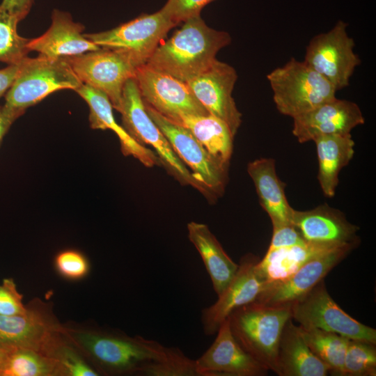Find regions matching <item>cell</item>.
Listing matches in <instances>:
<instances>
[{
    "instance_id": "1",
    "label": "cell",
    "mask_w": 376,
    "mask_h": 376,
    "mask_svg": "<svg viewBox=\"0 0 376 376\" xmlns=\"http://www.w3.org/2000/svg\"><path fill=\"white\" fill-rule=\"evenodd\" d=\"M230 42L228 32L210 28L198 15L183 22L146 65L187 83L210 68L219 51Z\"/></svg>"
},
{
    "instance_id": "2",
    "label": "cell",
    "mask_w": 376,
    "mask_h": 376,
    "mask_svg": "<svg viewBox=\"0 0 376 376\" xmlns=\"http://www.w3.org/2000/svg\"><path fill=\"white\" fill-rule=\"evenodd\" d=\"M100 369L110 374L140 375L148 365L169 359L176 347H167L140 336L65 329Z\"/></svg>"
},
{
    "instance_id": "3",
    "label": "cell",
    "mask_w": 376,
    "mask_h": 376,
    "mask_svg": "<svg viewBox=\"0 0 376 376\" xmlns=\"http://www.w3.org/2000/svg\"><path fill=\"white\" fill-rule=\"evenodd\" d=\"M291 318L290 306H267L254 301L235 309L228 317L238 344L267 370L275 373L281 333Z\"/></svg>"
},
{
    "instance_id": "4",
    "label": "cell",
    "mask_w": 376,
    "mask_h": 376,
    "mask_svg": "<svg viewBox=\"0 0 376 376\" xmlns=\"http://www.w3.org/2000/svg\"><path fill=\"white\" fill-rule=\"evenodd\" d=\"M279 113L295 118L336 97V90L304 61L291 58L267 75Z\"/></svg>"
},
{
    "instance_id": "5",
    "label": "cell",
    "mask_w": 376,
    "mask_h": 376,
    "mask_svg": "<svg viewBox=\"0 0 376 376\" xmlns=\"http://www.w3.org/2000/svg\"><path fill=\"white\" fill-rule=\"evenodd\" d=\"M81 84L65 58L26 56L20 62L18 74L5 94L4 105L24 113L51 93L62 89L76 91Z\"/></svg>"
},
{
    "instance_id": "6",
    "label": "cell",
    "mask_w": 376,
    "mask_h": 376,
    "mask_svg": "<svg viewBox=\"0 0 376 376\" xmlns=\"http://www.w3.org/2000/svg\"><path fill=\"white\" fill-rule=\"evenodd\" d=\"M119 112L124 129L141 145L152 146L161 165L169 174L181 184L192 186L207 198L206 190L177 156L166 136L148 114L134 77L129 79L124 85Z\"/></svg>"
},
{
    "instance_id": "7",
    "label": "cell",
    "mask_w": 376,
    "mask_h": 376,
    "mask_svg": "<svg viewBox=\"0 0 376 376\" xmlns=\"http://www.w3.org/2000/svg\"><path fill=\"white\" fill-rule=\"evenodd\" d=\"M145 104L146 111L170 143L180 160L203 187L207 199L214 201L224 191L228 169L214 159L185 126L175 123Z\"/></svg>"
},
{
    "instance_id": "8",
    "label": "cell",
    "mask_w": 376,
    "mask_h": 376,
    "mask_svg": "<svg viewBox=\"0 0 376 376\" xmlns=\"http://www.w3.org/2000/svg\"><path fill=\"white\" fill-rule=\"evenodd\" d=\"M176 24L162 10L139 17L105 31L84 34L100 48L119 52L136 68L146 64L161 40Z\"/></svg>"
},
{
    "instance_id": "9",
    "label": "cell",
    "mask_w": 376,
    "mask_h": 376,
    "mask_svg": "<svg viewBox=\"0 0 376 376\" xmlns=\"http://www.w3.org/2000/svg\"><path fill=\"white\" fill-rule=\"evenodd\" d=\"M347 24L338 20L328 31L315 36L306 48L304 61L337 91L347 87L361 63Z\"/></svg>"
},
{
    "instance_id": "10",
    "label": "cell",
    "mask_w": 376,
    "mask_h": 376,
    "mask_svg": "<svg viewBox=\"0 0 376 376\" xmlns=\"http://www.w3.org/2000/svg\"><path fill=\"white\" fill-rule=\"evenodd\" d=\"M292 318L304 327L334 332L376 344V329L354 319L328 292L324 280L291 306Z\"/></svg>"
},
{
    "instance_id": "11",
    "label": "cell",
    "mask_w": 376,
    "mask_h": 376,
    "mask_svg": "<svg viewBox=\"0 0 376 376\" xmlns=\"http://www.w3.org/2000/svg\"><path fill=\"white\" fill-rule=\"evenodd\" d=\"M65 59L82 84L105 93L113 108L120 111L124 85L134 77L136 69L127 56L100 48Z\"/></svg>"
},
{
    "instance_id": "12",
    "label": "cell",
    "mask_w": 376,
    "mask_h": 376,
    "mask_svg": "<svg viewBox=\"0 0 376 376\" xmlns=\"http://www.w3.org/2000/svg\"><path fill=\"white\" fill-rule=\"evenodd\" d=\"M134 79L143 102L175 123L184 114H210L187 83L172 76L143 64L136 69Z\"/></svg>"
},
{
    "instance_id": "13",
    "label": "cell",
    "mask_w": 376,
    "mask_h": 376,
    "mask_svg": "<svg viewBox=\"0 0 376 376\" xmlns=\"http://www.w3.org/2000/svg\"><path fill=\"white\" fill-rule=\"evenodd\" d=\"M359 244H347L310 260L290 276L266 284L253 301L267 306L291 307L323 281Z\"/></svg>"
},
{
    "instance_id": "14",
    "label": "cell",
    "mask_w": 376,
    "mask_h": 376,
    "mask_svg": "<svg viewBox=\"0 0 376 376\" xmlns=\"http://www.w3.org/2000/svg\"><path fill=\"white\" fill-rule=\"evenodd\" d=\"M237 79L235 69L217 59L205 72L187 82L208 113L224 121L234 136L242 123V113L232 95Z\"/></svg>"
},
{
    "instance_id": "15",
    "label": "cell",
    "mask_w": 376,
    "mask_h": 376,
    "mask_svg": "<svg viewBox=\"0 0 376 376\" xmlns=\"http://www.w3.org/2000/svg\"><path fill=\"white\" fill-rule=\"evenodd\" d=\"M65 329L43 312L30 308L25 314L0 315V348H24L48 357L64 340Z\"/></svg>"
},
{
    "instance_id": "16",
    "label": "cell",
    "mask_w": 376,
    "mask_h": 376,
    "mask_svg": "<svg viewBox=\"0 0 376 376\" xmlns=\"http://www.w3.org/2000/svg\"><path fill=\"white\" fill-rule=\"evenodd\" d=\"M260 258L252 254L244 256L230 282L211 306L203 309L201 322L205 335L217 333L223 322L235 309L253 302L265 288V281L256 272Z\"/></svg>"
},
{
    "instance_id": "17",
    "label": "cell",
    "mask_w": 376,
    "mask_h": 376,
    "mask_svg": "<svg viewBox=\"0 0 376 376\" xmlns=\"http://www.w3.org/2000/svg\"><path fill=\"white\" fill-rule=\"evenodd\" d=\"M292 119V134L301 143L323 135L350 134L365 123L357 104L336 97Z\"/></svg>"
},
{
    "instance_id": "18",
    "label": "cell",
    "mask_w": 376,
    "mask_h": 376,
    "mask_svg": "<svg viewBox=\"0 0 376 376\" xmlns=\"http://www.w3.org/2000/svg\"><path fill=\"white\" fill-rule=\"evenodd\" d=\"M210 347L196 360L201 376H263L267 370L245 352L231 332L227 318Z\"/></svg>"
},
{
    "instance_id": "19",
    "label": "cell",
    "mask_w": 376,
    "mask_h": 376,
    "mask_svg": "<svg viewBox=\"0 0 376 376\" xmlns=\"http://www.w3.org/2000/svg\"><path fill=\"white\" fill-rule=\"evenodd\" d=\"M290 223L307 242L346 244L359 242V228L340 210L327 204L300 211L292 209Z\"/></svg>"
},
{
    "instance_id": "20",
    "label": "cell",
    "mask_w": 376,
    "mask_h": 376,
    "mask_svg": "<svg viewBox=\"0 0 376 376\" xmlns=\"http://www.w3.org/2000/svg\"><path fill=\"white\" fill-rule=\"evenodd\" d=\"M84 26L72 20L68 13L54 10L52 23L47 31L27 43L29 51L51 58L77 56L100 49L86 38Z\"/></svg>"
},
{
    "instance_id": "21",
    "label": "cell",
    "mask_w": 376,
    "mask_h": 376,
    "mask_svg": "<svg viewBox=\"0 0 376 376\" xmlns=\"http://www.w3.org/2000/svg\"><path fill=\"white\" fill-rule=\"evenodd\" d=\"M75 91L89 107V122L93 129L112 130L119 139L124 155L133 156L147 167L161 165L154 151L136 141L123 127L117 123L113 117L112 104L105 93L85 84Z\"/></svg>"
},
{
    "instance_id": "22",
    "label": "cell",
    "mask_w": 376,
    "mask_h": 376,
    "mask_svg": "<svg viewBox=\"0 0 376 376\" xmlns=\"http://www.w3.org/2000/svg\"><path fill=\"white\" fill-rule=\"evenodd\" d=\"M276 374L279 376H326L329 374L327 366L311 350L292 318L285 323L280 338Z\"/></svg>"
},
{
    "instance_id": "23",
    "label": "cell",
    "mask_w": 376,
    "mask_h": 376,
    "mask_svg": "<svg viewBox=\"0 0 376 376\" xmlns=\"http://www.w3.org/2000/svg\"><path fill=\"white\" fill-rule=\"evenodd\" d=\"M247 172L253 182L260 205L271 219L272 228L291 224L293 208L287 201L284 183L277 176L274 159H255L249 163Z\"/></svg>"
},
{
    "instance_id": "24",
    "label": "cell",
    "mask_w": 376,
    "mask_h": 376,
    "mask_svg": "<svg viewBox=\"0 0 376 376\" xmlns=\"http://www.w3.org/2000/svg\"><path fill=\"white\" fill-rule=\"evenodd\" d=\"M188 237L200 254L219 296L235 274L238 264L226 253L206 224L191 221L187 224Z\"/></svg>"
},
{
    "instance_id": "25",
    "label": "cell",
    "mask_w": 376,
    "mask_h": 376,
    "mask_svg": "<svg viewBox=\"0 0 376 376\" xmlns=\"http://www.w3.org/2000/svg\"><path fill=\"white\" fill-rule=\"evenodd\" d=\"M343 245L345 244L306 242L267 250L258 262L256 272L266 284L281 281L295 273L310 260Z\"/></svg>"
},
{
    "instance_id": "26",
    "label": "cell",
    "mask_w": 376,
    "mask_h": 376,
    "mask_svg": "<svg viewBox=\"0 0 376 376\" xmlns=\"http://www.w3.org/2000/svg\"><path fill=\"white\" fill-rule=\"evenodd\" d=\"M318 161V180L324 196L333 197L338 184V176L354 154V141L351 133L323 135L315 138Z\"/></svg>"
},
{
    "instance_id": "27",
    "label": "cell",
    "mask_w": 376,
    "mask_h": 376,
    "mask_svg": "<svg viewBox=\"0 0 376 376\" xmlns=\"http://www.w3.org/2000/svg\"><path fill=\"white\" fill-rule=\"evenodd\" d=\"M177 123L187 127L214 159L228 167L235 136L224 121L212 114H184Z\"/></svg>"
},
{
    "instance_id": "28",
    "label": "cell",
    "mask_w": 376,
    "mask_h": 376,
    "mask_svg": "<svg viewBox=\"0 0 376 376\" xmlns=\"http://www.w3.org/2000/svg\"><path fill=\"white\" fill-rule=\"evenodd\" d=\"M52 375H63L55 359L30 349H4L1 376Z\"/></svg>"
},
{
    "instance_id": "29",
    "label": "cell",
    "mask_w": 376,
    "mask_h": 376,
    "mask_svg": "<svg viewBox=\"0 0 376 376\" xmlns=\"http://www.w3.org/2000/svg\"><path fill=\"white\" fill-rule=\"evenodd\" d=\"M304 340L328 368L329 374L341 376L349 338L317 328L297 326Z\"/></svg>"
},
{
    "instance_id": "30",
    "label": "cell",
    "mask_w": 376,
    "mask_h": 376,
    "mask_svg": "<svg viewBox=\"0 0 376 376\" xmlns=\"http://www.w3.org/2000/svg\"><path fill=\"white\" fill-rule=\"evenodd\" d=\"M19 20L0 7V61L8 65L19 63L30 52L29 39L17 31Z\"/></svg>"
},
{
    "instance_id": "31",
    "label": "cell",
    "mask_w": 376,
    "mask_h": 376,
    "mask_svg": "<svg viewBox=\"0 0 376 376\" xmlns=\"http://www.w3.org/2000/svg\"><path fill=\"white\" fill-rule=\"evenodd\" d=\"M376 344L350 339L341 376H375Z\"/></svg>"
},
{
    "instance_id": "32",
    "label": "cell",
    "mask_w": 376,
    "mask_h": 376,
    "mask_svg": "<svg viewBox=\"0 0 376 376\" xmlns=\"http://www.w3.org/2000/svg\"><path fill=\"white\" fill-rule=\"evenodd\" d=\"M140 375L148 376H201L196 360L188 358L177 347L169 359L153 362L146 366Z\"/></svg>"
},
{
    "instance_id": "33",
    "label": "cell",
    "mask_w": 376,
    "mask_h": 376,
    "mask_svg": "<svg viewBox=\"0 0 376 376\" xmlns=\"http://www.w3.org/2000/svg\"><path fill=\"white\" fill-rule=\"evenodd\" d=\"M52 357L58 363L63 375L97 376L100 375L64 340L55 349Z\"/></svg>"
},
{
    "instance_id": "34",
    "label": "cell",
    "mask_w": 376,
    "mask_h": 376,
    "mask_svg": "<svg viewBox=\"0 0 376 376\" xmlns=\"http://www.w3.org/2000/svg\"><path fill=\"white\" fill-rule=\"evenodd\" d=\"M55 266L60 274L69 279L84 277L89 270V264L85 256L75 250H65L55 258Z\"/></svg>"
},
{
    "instance_id": "35",
    "label": "cell",
    "mask_w": 376,
    "mask_h": 376,
    "mask_svg": "<svg viewBox=\"0 0 376 376\" xmlns=\"http://www.w3.org/2000/svg\"><path fill=\"white\" fill-rule=\"evenodd\" d=\"M215 0H167L161 10L176 25L201 15L202 9Z\"/></svg>"
},
{
    "instance_id": "36",
    "label": "cell",
    "mask_w": 376,
    "mask_h": 376,
    "mask_svg": "<svg viewBox=\"0 0 376 376\" xmlns=\"http://www.w3.org/2000/svg\"><path fill=\"white\" fill-rule=\"evenodd\" d=\"M28 311L22 304V295L17 291L13 279H5L0 285V315H16Z\"/></svg>"
},
{
    "instance_id": "37",
    "label": "cell",
    "mask_w": 376,
    "mask_h": 376,
    "mask_svg": "<svg viewBox=\"0 0 376 376\" xmlns=\"http://www.w3.org/2000/svg\"><path fill=\"white\" fill-rule=\"evenodd\" d=\"M297 229L292 224L272 228V237L267 250L292 246L306 243Z\"/></svg>"
},
{
    "instance_id": "38",
    "label": "cell",
    "mask_w": 376,
    "mask_h": 376,
    "mask_svg": "<svg viewBox=\"0 0 376 376\" xmlns=\"http://www.w3.org/2000/svg\"><path fill=\"white\" fill-rule=\"evenodd\" d=\"M34 0H2L0 7L19 22L29 14Z\"/></svg>"
},
{
    "instance_id": "39",
    "label": "cell",
    "mask_w": 376,
    "mask_h": 376,
    "mask_svg": "<svg viewBox=\"0 0 376 376\" xmlns=\"http://www.w3.org/2000/svg\"><path fill=\"white\" fill-rule=\"evenodd\" d=\"M23 113L5 105L0 106V146L12 124Z\"/></svg>"
},
{
    "instance_id": "40",
    "label": "cell",
    "mask_w": 376,
    "mask_h": 376,
    "mask_svg": "<svg viewBox=\"0 0 376 376\" xmlns=\"http://www.w3.org/2000/svg\"><path fill=\"white\" fill-rule=\"evenodd\" d=\"M19 63L8 65L0 70V97L6 93L13 84L19 70Z\"/></svg>"
},
{
    "instance_id": "41",
    "label": "cell",
    "mask_w": 376,
    "mask_h": 376,
    "mask_svg": "<svg viewBox=\"0 0 376 376\" xmlns=\"http://www.w3.org/2000/svg\"><path fill=\"white\" fill-rule=\"evenodd\" d=\"M3 354H4V349L0 348V376H1L2 363H3Z\"/></svg>"
}]
</instances>
